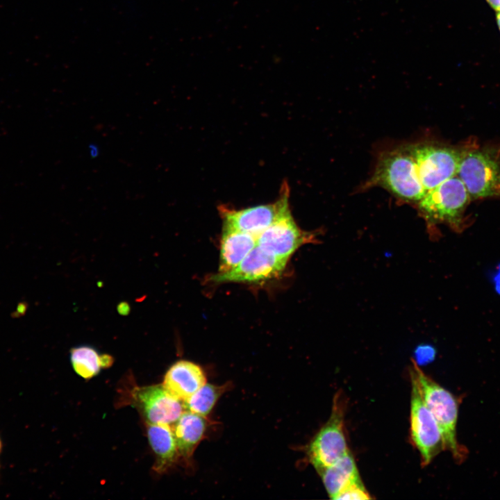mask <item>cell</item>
I'll return each instance as SVG.
<instances>
[{"label":"cell","mask_w":500,"mask_h":500,"mask_svg":"<svg viewBox=\"0 0 500 500\" xmlns=\"http://www.w3.org/2000/svg\"><path fill=\"white\" fill-rule=\"evenodd\" d=\"M492 282L496 292L500 294V263L498 265L495 273L492 276Z\"/></svg>","instance_id":"obj_21"},{"label":"cell","mask_w":500,"mask_h":500,"mask_svg":"<svg viewBox=\"0 0 500 500\" xmlns=\"http://www.w3.org/2000/svg\"><path fill=\"white\" fill-rule=\"evenodd\" d=\"M318 473L332 499L349 485L361 481L355 460L350 451Z\"/></svg>","instance_id":"obj_16"},{"label":"cell","mask_w":500,"mask_h":500,"mask_svg":"<svg viewBox=\"0 0 500 500\" xmlns=\"http://www.w3.org/2000/svg\"><path fill=\"white\" fill-rule=\"evenodd\" d=\"M1 450H2V442H1V438H0V453H1Z\"/></svg>","instance_id":"obj_26"},{"label":"cell","mask_w":500,"mask_h":500,"mask_svg":"<svg viewBox=\"0 0 500 500\" xmlns=\"http://www.w3.org/2000/svg\"><path fill=\"white\" fill-rule=\"evenodd\" d=\"M456 175L472 200L500 197V147L464 146Z\"/></svg>","instance_id":"obj_2"},{"label":"cell","mask_w":500,"mask_h":500,"mask_svg":"<svg viewBox=\"0 0 500 500\" xmlns=\"http://www.w3.org/2000/svg\"><path fill=\"white\" fill-rule=\"evenodd\" d=\"M207 422L204 416L185 410L174 422V435L178 453L189 459L202 439L206 429Z\"/></svg>","instance_id":"obj_15"},{"label":"cell","mask_w":500,"mask_h":500,"mask_svg":"<svg viewBox=\"0 0 500 500\" xmlns=\"http://www.w3.org/2000/svg\"><path fill=\"white\" fill-rule=\"evenodd\" d=\"M133 395L148 423L174 424L185 410L183 402L169 394L162 385L137 388Z\"/></svg>","instance_id":"obj_11"},{"label":"cell","mask_w":500,"mask_h":500,"mask_svg":"<svg viewBox=\"0 0 500 500\" xmlns=\"http://www.w3.org/2000/svg\"><path fill=\"white\" fill-rule=\"evenodd\" d=\"M410 431L412 444L419 452L423 466L428 465L445 450L442 433L433 414L424 403L414 378L410 376Z\"/></svg>","instance_id":"obj_7"},{"label":"cell","mask_w":500,"mask_h":500,"mask_svg":"<svg viewBox=\"0 0 500 500\" xmlns=\"http://www.w3.org/2000/svg\"><path fill=\"white\" fill-rule=\"evenodd\" d=\"M70 358L74 371L84 378H92L101 368L108 367L113 362L111 356L99 355L94 349L88 346L72 349Z\"/></svg>","instance_id":"obj_17"},{"label":"cell","mask_w":500,"mask_h":500,"mask_svg":"<svg viewBox=\"0 0 500 500\" xmlns=\"http://www.w3.org/2000/svg\"><path fill=\"white\" fill-rule=\"evenodd\" d=\"M408 147L426 191L457 174L461 148L428 142Z\"/></svg>","instance_id":"obj_6"},{"label":"cell","mask_w":500,"mask_h":500,"mask_svg":"<svg viewBox=\"0 0 500 500\" xmlns=\"http://www.w3.org/2000/svg\"><path fill=\"white\" fill-rule=\"evenodd\" d=\"M228 388V383L222 385L205 383L183 402L185 410L205 417L211 411L218 399Z\"/></svg>","instance_id":"obj_18"},{"label":"cell","mask_w":500,"mask_h":500,"mask_svg":"<svg viewBox=\"0 0 500 500\" xmlns=\"http://www.w3.org/2000/svg\"><path fill=\"white\" fill-rule=\"evenodd\" d=\"M378 186L401 201L417 203L425 194L408 145L383 152L367 188Z\"/></svg>","instance_id":"obj_1"},{"label":"cell","mask_w":500,"mask_h":500,"mask_svg":"<svg viewBox=\"0 0 500 500\" xmlns=\"http://www.w3.org/2000/svg\"><path fill=\"white\" fill-rule=\"evenodd\" d=\"M496 18H497V24L499 26V29L500 31V12H497Z\"/></svg>","instance_id":"obj_25"},{"label":"cell","mask_w":500,"mask_h":500,"mask_svg":"<svg viewBox=\"0 0 500 500\" xmlns=\"http://www.w3.org/2000/svg\"><path fill=\"white\" fill-rule=\"evenodd\" d=\"M410 374L415 380L424 403L439 426L445 450H449L456 461H463L467 450L456 437L458 406L456 397L426 374L414 360Z\"/></svg>","instance_id":"obj_3"},{"label":"cell","mask_w":500,"mask_h":500,"mask_svg":"<svg viewBox=\"0 0 500 500\" xmlns=\"http://www.w3.org/2000/svg\"><path fill=\"white\" fill-rule=\"evenodd\" d=\"M313 235L302 231L291 213L277 220L257 237V245L269 253L288 260L302 245L312 242Z\"/></svg>","instance_id":"obj_10"},{"label":"cell","mask_w":500,"mask_h":500,"mask_svg":"<svg viewBox=\"0 0 500 500\" xmlns=\"http://www.w3.org/2000/svg\"><path fill=\"white\" fill-rule=\"evenodd\" d=\"M256 245V236L223 224L218 272L233 269Z\"/></svg>","instance_id":"obj_13"},{"label":"cell","mask_w":500,"mask_h":500,"mask_svg":"<svg viewBox=\"0 0 500 500\" xmlns=\"http://www.w3.org/2000/svg\"><path fill=\"white\" fill-rule=\"evenodd\" d=\"M497 12H500V0H486Z\"/></svg>","instance_id":"obj_22"},{"label":"cell","mask_w":500,"mask_h":500,"mask_svg":"<svg viewBox=\"0 0 500 500\" xmlns=\"http://www.w3.org/2000/svg\"><path fill=\"white\" fill-rule=\"evenodd\" d=\"M290 190L283 184L278 199L274 203L247 208L231 209L222 206L219 210L224 224L256 238L277 220L291 213L289 206Z\"/></svg>","instance_id":"obj_8"},{"label":"cell","mask_w":500,"mask_h":500,"mask_svg":"<svg viewBox=\"0 0 500 500\" xmlns=\"http://www.w3.org/2000/svg\"><path fill=\"white\" fill-rule=\"evenodd\" d=\"M89 148L90 150V156L92 157H95L99 153L98 148L96 147V145L90 146Z\"/></svg>","instance_id":"obj_24"},{"label":"cell","mask_w":500,"mask_h":500,"mask_svg":"<svg viewBox=\"0 0 500 500\" xmlns=\"http://www.w3.org/2000/svg\"><path fill=\"white\" fill-rule=\"evenodd\" d=\"M416 355V362H426L433 358L435 356V351L433 348L430 346H421L417 349Z\"/></svg>","instance_id":"obj_20"},{"label":"cell","mask_w":500,"mask_h":500,"mask_svg":"<svg viewBox=\"0 0 500 500\" xmlns=\"http://www.w3.org/2000/svg\"><path fill=\"white\" fill-rule=\"evenodd\" d=\"M347 399L342 391L335 394L329 419L312 440L308 454L317 472L349 452L344 430Z\"/></svg>","instance_id":"obj_5"},{"label":"cell","mask_w":500,"mask_h":500,"mask_svg":"<svg viewBox=\"0 0 500 500\" xmlns=\"http://www.w3.org/2000/svg\"><path fill=\"white\" fill-rule=\"evenodd\" d=\"M288 260L276 257L256 245L233 269L211 275L214 283H259L279 276Z\"/></svg>","instance_id":"obj_9"},{"label":"cell","mask_w":500,"mask_h":500,"mask_svg":"<svg viewBox=\"0 0 500 500\" xmlns=\"http://www.w3.org/2000/svg\"><path fill=\"white\" fill-rule=\"evenodd\" d=\"M206 381L204 372L198 365L179 360L167 370L162 385L173 397L184 402Z\"/></svg>","instance_id":"obj_12"},{"label":"cell","mask_w":500,"mask_h":500,"mask_svg":"<svg viewBox=\"0 0 500 500\" xmlns=\"http://www.w3.org/2000/svg\"><path fill=\"white\" fill-rule=\"evenodd\" d=\"M147 437L156 456L154 470L158 473L166 472L179 455L172 428L167 424L148 423Z\"/></svg>","instance_id":"obj_14"},{"label":"cell","mask_w":500,"mask_h":500,"mask_svg":"<svg viewBox=\"0 0 500 500\" xmlns=\"http://www.w3.org/2000/svg\"><path fill=\"white\" fill-rule=\"evenodd\" d=\"M118 310L119 312L122 314L125 315L127 314L128 312V306L127 303H122L121 305L118 306Z\"/></svg>","instance_id":"obj_23"},{"label":"cell","mask_w":500,"mask_h":500,"mask_svg":"<svg viewBox=\"0 0 500 500\" xmlns=\"http://www.w3.org/2000/svg\"><path fill=\"white\" fill-rule=\"evenodd\" d=\"M470 200L464 183L455 175L426 191L417 202V208L430 225L445 223L460 228Z\"/></svg>","instance_id":"obj_4"},{"label":"cell","mask_w":500,"mask_h":500,"mask_svg":"<svg viewBox=\"0 0 500 500\" xmlns=\"http://www.w3.org/2000/svg\"><path fill=\"white\" fill-rule=\"evenodd\" d=\"M371 499L372 497L365 488L362 481L349 485L334 498L335 500H365Z\"/></svg>","instance_id":"obj_19"}]
</instances>
